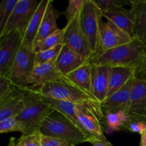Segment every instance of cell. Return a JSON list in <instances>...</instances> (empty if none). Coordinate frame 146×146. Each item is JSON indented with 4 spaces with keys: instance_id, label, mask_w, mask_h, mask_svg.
Returning <instances> with one entry per match:
<instances>
[{
    "instance_id": "6da1fadb",
    "label": "cell",
    "mask_w": 146,
    "mask_h": 146,
    "mask_svg": "<svg viewBox=\"0 0 146 146\" xmlns=\"http://www.w3.org/2000/svg\"><path fill=\"white\" fill-rule=\"evenodd\" d=\"M36 90L43 96L88 107L95 113L100 121L104 119V114L101 110V103L94 97L66 81L47 83L40 88H36Z\"/></svg>"
},
{
    "instance_id": "7a4b0ae2",
    "label": "cell",
    "mask_w": 146,
    "mask_h": 146,
    "mask_svg": "<svg viewBox=\"0 0 146 146\" xmlns=\"http://www.w3.org/2000/svg\"><path fill=\"white\" fill-rule=\"evenodd\" d=\"M144 51V44L136 38L128 44L107 51H100L91 57V64L109 67H129L136 68Z\"/></svg>"
},
{
    "instance_id": "3957f363",
    "label": "cell",
    "mask_w": 146,
    "mask_h": 146,
    "mask_svg": "<svg viewBox=\"0 0 146 146\" xmlns=\"http://www.w3.org/2000/svg\"><path fill=\"white\" fill-rule=\"evenodd\" d=\"M28 88L24 97L25 106L17 118L24 125L27 134H31L40 131L42 123L54 110L43 100L36 90Z\"/></svg>"
},
{
    "instance_id": "277c9868",
    "label": "cell",
    "mask_w": 146,
    "mask_h": 146,
    "mask_svg": "<svg viewBox=\"0 0 146 146\" xmlns=\"http://www.w3.org/2000/svg\"><path fill=\"white\" fill-rule=\"evenodd\" d=\"M40 131L42 135L60 138L73 146L88 142L91 138L74 123L56 111L44 120Z\"/></svg>"
},
{
    "instance_id": "5b68a950",
    "label": "cell",
    "mask_w": 146,
    "mask_h": 146,
    "mask_svg": "<svg viewBox=\"0 0 146 146\" xmlns=\"http://www.w3.org/2000/svg\"><path fill=\"white\" fill-rule=\"evenodd\" d=\"M102 18V14L94 0H84L81 11V25L91 51V58L100 51V29Z\"/></svg>"
},
{
    "instance_id": "8992f818",
    "label": "cell",
    "mask_w": 146,
    "mask_h": 146,
    "mask_svg": "<svg viewBox=\"0 0 146 146\" xmlns=\"http://www.w3.org/2000/svg\"><path fill=\"white\" fill-rule=\"evenodd\" d=\"M35 53L21 45L14 59L8 78L19 88H28V81L34 68Z\"/></svg>"
},
{
    "instance_id": "52a82bcc",
    "label": "cell",
    "mask_w": 146,
    "mask_h": 146,
    "mask_svg": "<svg viewBox=\"0 0 146 146\" xmlns=\"http://www.w3.org/2000/svg\"><path fill=\"white\" fill-rule=\"evenodd\" d=\"M38 4L36 0H19L5 28L0 33V38L14 32L22 36Z\"/></svg>"
},
{
    "instance_id": "ba28073f",
    "label": "cell",
    "mask_w": 146,
    "mask_h": 146,
    "mask_svg": "<svg viewBox=\"0 0 146 146\" xmlns=\"http://www.w3.org/2000/svg\"><path fill=\"white\" fill-rule=\"evenodd\" d=\"M63 30V41L64 45L78 53L88 61L91 54L86 38L81 29V11L72 21L66 23Z\"/></svg>"
},
{
    "instance_id": "9c48e42d",
    "label": "cell",
    "mask_w": 146,
    "mask_h": 146,
    "mask_svg": "<svg viewBox=\"0 0 146 146\" xmlns=\"http://www.w3.org/2000/svg\"><path fill=\"white\" fill-rule=\"evenodd\" d=\"M22 44V36L11 33L0 38V76L8 78L14 59Z\"/></svg>"
},
{
    "instance_id": "30bf717a",
    "label": "cell",
    "mask_w": 146,
    "mask_h": 146,
    "mask_svg": "<svg viewBox=\"0 0 146 146\" xmlns=\"http://www.w3.org/2000/svg\"><path fill=\"white\" fill-rule=\"evenodd\" d=\"M134 39L135 38L120 29L111 21H103L101 24L100 29V51L116 48L128 44Z\"/></svg>"
},
{
    "instance_id": "8fae6325",
    "label": "cell",
    "mask_w": 146,
    "mask_h": 146,
    "mask_svg": "<svg viewBox=\"0 0 146 146\" xmlns=\"http://www.w3.org/2000/svg\"><path fill=\"white\" fill-rule=\"evenodd\" d=\"M128 116L130 121L146 124V82L135 79L131 94Z\"/></svg>"
},
{
    "instance_id": "7c38bea8",
    "label": "cell",
    "mask_w": 146,
    "mask_h": 146,
    "mask_svg": "<svg viewBox=\"0 0 146 146\" xmlns=\"http://www.w3.org/2000/svg\"><path fill=\"white\" fill-rule=\"evenodd\" d=\"M135 82V78L134 76H133L123 87L114 93L111 96L107 98L101 104V110L104 115L108 113L119 112V111L125 112L128 115L131 91L133 88Z\"/></svg>"
},
{
    "instance_id": "4fadbf2b",
    "label": "cell",
    "mask_w": 146,
    "mask_h": 146,
    "mask_svg": "<svg viewBox=\"0 0 146 146\" xmlns=\"http://www.w3.org/2000/svg\"><path fill=\"white\" fill-rule=\"evenodd\" d=\"M76 113L80 126L85 133L94 139L107 140L103 131L101 121L92 110L85 106L76 104Z\"/></svg>"
},
{
    "instance_id": "5bb4252c",
    "label": "cell",
    "mask_w": 146,
    "mask_h": 146,
    "mask_svg": "<svg viewBox=\"0 0 146 146\" xmlns=\"http://www.w3.org/2000/svg\"><path fill=\"white\" fill-rule=\"evenodd\" d=\"M56 61L34 66L28 81V88H38L47 83L63 81L64 76L56 66Z\"/></svg>"
},
{
    "instance_id": "9a60e30c",
    "label": "cell",
    "mask_w": 146,
    "mask_h": 146,
    "mask_svg": "<svg viewBox=\"0 0 146 146\" xmlns=\"http://www.w3.org/2000/svg\"><path fill=\"white\" fill-rule=\"evenodd\" d=\"M93 96L102 104L107 98L109 84V67L91 64Z\"/></svg>"
},
{
    "instance_id": "2e32d148",
    "label": "cell",
    "mask_w": 146,
    "mask_h": 146,
    "mask_svg": "<svg viewBox=\"0 0 146 146\" xmlns=\"http://www.w3.org/2000/svg\"><path fill=\"white\" fill-rule=\"evenodd\" d=\"M102 15L107 21L112 22L120 29L135 38L134 23L131 9H128L121 6L102 13Z\"/></svg>"
},
{
    "instance_id": "e0dca14e",
    "label": "cell",
    "mask_w": 146,
    "mask_h": 146,
    "mask_svg": "<svg viewBox=\"0 0 146 146\" xmlns=\"http://www.w3.org/2000/svg\"><path fill=\"white\" fill-rule=\"evenodd\" d=\"M49 0H41L39 1L36 9L30 19L25 31L22 35L21 45L33 49L37 32L41 25L44 14L48 7Z\"/></svg>"
},
{
    "instance_id": "ac0fdd59",
    "label": "cell",
    "mask_w": 146,
    "mask_h": 146,
    "mask_svg": "<svg viewBox=\"0 0 146 146\" xmlns=\"http://www.w3.org/2000/svg\"><path fill=\"white\" fill-rule=\"evenodd\" d=\"M87 61L88 60L64 44L55 64L58 71L63 76H65L78 68Z\"/></svg>"
},
{
    "instance_id": "d6986e66",
    "label": "cell",
    "mask_w": 146,
    "mask_h": 146,
    "mask_svg": "<svg viewBox=\"0 0 146 146\" xmlns=\"http://www.w3.org/2000/svg\"><path fill=\"white\" fill-rule=\"evenodd\" d=\"M63 81L75 86L88 95L94 97L91 84V66L88 61L67 75L64 76Z\"/></svg>"
},
{
    "instance_id": "ffe728a7",
    "label": "cell",
    "mask_w": 146,
    "mask_h": 146,
    "mask_svg": "<svg viewBox=\"0 0 146 146\" xmlns=\"http://www.w3.org/2000/svg\"><path fill=\"white\" fill-rule=\"evenodd\" d=\"M131 11L134 23L135 38L146 44V0H131Z\"/></svg>"
},
{
    "instance_id": "44dd1931",
    "label": "cell",
    "mask_w": 146,
    "mask_h": 146,
    "mask_svg": "<svg viewBox=\"0 0 146 146\" xmlns=\"http://www.w3.org/2000/svg\"><path fill=\"white\" fill-rule=\"evenodd\" d=\"M60 13L53 7V1L49 0L48 7L37 32L34 44L52 35L60 29L57 25V19Z\"/></svg>"
},
{
    "instance_id": "7402d4cb",
    "label": "cell",
    "mask_w": 146,
    "mask_h": 146,
    "mask_svg": "<svg viewBox=\"0 0 146 146\" xmlns=\"http://www.w3.org/2000/svg\"><path fill=\"white\" fill-rule=\"evenodd\" d=\"M135 68L129 67H112L110 68L109 84L107 98L121 89L126 84L130 78L134 76Z\"/></svg>"
},
{
    "instance_id": "603a6c76",
    "label": "cell",
    "mask_w": 146,
    "mask_h": 146,
    "mask_svg": "<svg viewBox=\"0 0 146 146\" xmlns=\"http://www.w3.org/2000/svg\"><path fill=\"white\" fill-rule=\"evenodd\" d=\"M41 97H42L43 100L46 103H47L54 111H57L62 115H64V117L68 118L69 121H71L76 126H78L80 129L82 130V128L80 126L78 121V117H77L76 104L68 102V101L48 98V97L43 96H41Z\"/></svg>"
},
{
    "instance_id": "cb8c5ba5",
    "label": "cell",
    "mask_w": 146,
    "mask_h": 146,
    "mask_svg": "<svg viewBox=\"0 0 146 146\" xmlns=\"http://www.w3.org/2000/svg\"><path fill=\"white\" fill-rule=\"evenodd\" d=\"M104 122L106 126L110 131H119L125 128L131 122L129 117L125 112L108 113L104 115Z\"/></svg>"
},
{
    "instance_id": "d4e9b609",
    "label": "cell",
    "mask_w": 146,
    "mask_h": 146,
    "mask_svg": "<svg viewBox=\"0 0 146 146\" xmlns=\"http://www.w3.org/2000/svg\"><path fill=\"white\" fill-rule=\"evenodd\" d=\"M63 36H64V30L63 29H60L58 31L54 33L52 35L36 43L33 47L34 53L45 51V50L50 49L61 44H64Z\"/></svg>"
},
{
    "instance_id": "484cf974",
    "label": "cell",
    "mask_w": 146,
    "mask_h": 146,
    "mask_svg": "<svg viewBox=\"0 0 146 146\" xmlns=\"http://www.w3.org/2000/svg\"><path fill=\"white\" fill-rule=\"evenodd\" d=\"M63 45L64 44H61L50 49L35 53V61H34L35 66L56 61L61 52Z\"/></svg>"
},
{
    "instance_id": "4316f807",
    "label": "cell",
    "mask_w": 146,
    "mask_h": 146,
    "mask_svg": "<svg viewBox=\"0 0 146 146\" xmlns=\"http://www.w3.org/2000/svg\"><path fill=\"white\" fill-rule=\"evenodd\" d=\"M10 132H19L22 134H27L25 127L17 117H11L0 121V133H7Z\"/></svg>"
},
{
    "instance_id": "83f0119b",
    "label": "cell",
    "mask_w": 146,
    "mask_h": 146,
    "mask_svg": "<svg viewBox=\"0 0 146 146\" xmlns=\"http://www.w3.org/2000/svg\"><path fill=\"white\" fill-rule=\"evenodd\" d=\"M19 0H3L0 4V33L4 29Z\"/></svg>"
},
{
    "instance_id": "f1b7e54d",
    "label": "cell",
    "mask_w": 146,
    "mask_h": 146,
    "mask_svg": "<svg viewBox=\"0 0 146 146\" xmlns=\"http://www.w3.org/2000/svg\"><path fill=\"white\" fill-rule=\"evenodd\" d=\"M41 131L31 134H22L17 141V146H41Z\"/></svg>"
},
{
    "instance_id": "f546056e",
    "label": "cell",
    "mask_w": 146,
    "mask_h": 146,
    "mask_svg": "<svg viewBox=\"0 0 146 146\" xmlns=\"http://www.w3.org/2000/svg\"><path fill=\"white\" fill-rule=\"evenodd\" d=\"M84 0H70L66 9L63 13L66 17L67 23L72 21L80 13L82 9Z\"/></svg>"
},
{
    "instance_id": "4dcf8cb0",
    "label": "cell",
    "mask_w": 146,
    "mask_h": 146,
    "mask_svg": "<svg viewBox=\"0 0 146 146\" xmlns=\"http://www.w3.org/2000/svg\"><path fill=\"white\" fill-rule=\"evenodd\" d=\"M94 1L101 14L115 7H121L125 4L131 3V1H125L122 0H94Z\"/></svg>"
},
{
    "instance_id": "1f68e13d",
    "label": "cell",
    "mask_w": 146,
    "mask_h": 146,
    "mask_svg": "<svg viewBox=\"0 0 146 146\" xmlns=\"http://www.w3.org/2000/svg\"><path fill=\"white\" fill-rule=\"evenodd\" d=\"M19 87L17 86L9 78L0 76V98H4L17 91Z\"/></svg>"
},
{
    "instance_id": "d6a6232c",
    "label": "cell",
    "mask_w": 146,
    "mask_h": 146,
    "mask_svg": "<svg viewBox=\"0 0 146 146\" xmlns=\"http://www.w3.org/2000/svg\"><path fill=\"white\" fill-rule=\"evenodd\" d=\"M135 79L146 82V44H144V51L139 65L136 67L134 72Z\"/></svg>"
},
{
    "instance_id": "836d02e7",
    "label": "cell",
    "mask_w": 146,
    "mask_h": 146,
    "mask_svg": "<svg viewBox=\"0 0 146 146\" xmlns=\"http://www.w3.org/2000/svg\"><path fill=\"white\" fill-rule=\"evenodd\" d=\"M41 146H73L69 143L58 138L41 135Z\"/></svg>"
},
{
    "instance_id": "e575fe53",
    "label": "cell",
    "mask_w": 146,
    "mask_h": 146,
    "mask_svg": "<svg viewBox=\"0 0 146 146\" xmlns=\"http://www.w3.org/2000/svg\"><path fill=\"white\" fill-rule=\"evenodd\" d=\"M125 128L133 133H137L142 135L143 133L146 132V124L143 122L131 121L125 126Z\"/></svg>"
},
{
    "instance_id": "d590c367",
    "label": "cell",
    "mask_w": 146,
    "mask_h": 146,
    "mask_svg": "<svg viewBox=\"0 0 146 146\" xmlns=\"http://www.w3.org/2000/svg\"><path fill=\"white\" fill-rule=\"evenodd\" d=\"M88 143H91L93 146H113L108 140L105 141H101V140L94 139V138H89Z\"/></svg>"
},
{
    "instance_id": "8d00e7d4",
    "label": "cell",
    "mask_w": 146,
    "mask_h": 146,
    "mask_svg": "<svg viewBox=\"0 0 146 146\" xmlns=\"http://www.w3.org/2000/svg\"><path fill=\"white\" fill-rule=\"evenodd\" d=\"M141 143H140V145L141 146H146V132L141 135Z\"/></svg>"
},
{
    "instance_id": "74e56055",
    "label": "cell",
    "mask_w": 146,
    "mask_h": 146,
    "mask_svg": "<svg viewBox=\"0 0 146 146\" xmlns=\"http://www.w3.org/2000/svg\"><path fill=\"white\" fill-rule=\"evenodd\" d=\"M8 146H17V141L14 138H11L9 139V143Z\"/></svg>"
}]
</instances>
